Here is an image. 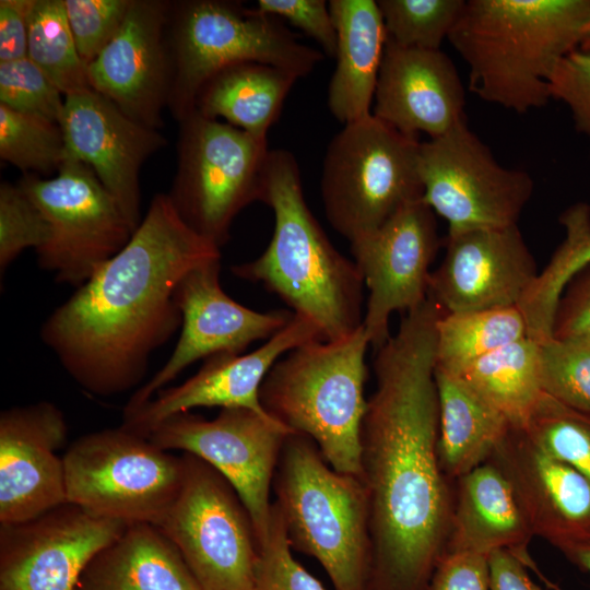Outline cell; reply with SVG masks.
Masks as SVG:
<instances>
[{"instance_id":"ab89813d","label":"cell","mask_w":590,"mask_h":590,"mask_svg":"<svg viewBox=\"0 0 590 590\" xmlns=\"http://www.w3.org/2000/svg\"><path fill=\"white\" fill-rule=\"evenodd\" d=\"M253 590H326L321 581L294 558L275 502L267 536L260 543Z\"/></svg>"},{"instance_id":"8992f818","label":"cell","mask_w":590,"mask_h":590,"mask_svg":"<svg viewBox=\"0 0 590 590\" xmlns=\"http://www.w3.org/2000/svg\"><path fill=\"white\" fill-rule=\"evenodd\" d=\"M368 345L363 326L340 340L307 342L273 365L259 391L271 417L311 438L335 471L359 477Z\"/></svg>"},{"instance_id":"44dd1931","label":"cell","mask_w":590,"mask_h":590,"mask_svg":"<svg viewBox=\"0 0 590 590\" xmlns=\"http://www.w3.org/2000/svg\"><path fill=\"white\" fill-rule=\"evenodd\" d=\"M488 460L508 479L534 536L566 558L590 546V481L586 476L514 426Z\"/></svg>"},{"instance_id":"ba28073f","label":"cell","mask_w":590,"mask_h":590,"mask_svg":"<svg viewBox=\"0 0 590 590\" xmlns=\"http://www.w3.org/2000/svg\"><path fill=\"white\" fill-rule=\"evenodd\" d=\"M420 144L374 115L344 125L327 148L320 179L330 225L351 243L422 199Z\"/></svg>"},{"instance_id":"4dcf8cb0","label":"cell","mask_w":590,"mask_h":590,"mask_svg":"<svg viewBox=\"0 0 590 590\" xmlns=\"http://www.w3.org/2000/svg\"><path fill=\"white\" fill-rule=\"evenodd\" d=\"M559 223L565 228L563 243L518 305L528 337L538 342L552 338L554 314L564 288L590 266V205H570L560 214Z\"/></svg>"},{"instance_id":"7bdbcfd3","label":"cell","mask_w":590,"mask_h":590,"mask_svg":"<svg viewBox=\"0 0 590 590\" xmlns=\"http://www.w3.org/2000/svg\"><path fill=\"white\" fill-rule=\"evenodd\" d=\"M256 9L273 15L304 32L316 40L323 54L334 58L337 51V31L324 0H258Z\"/></svg>"},{"instance_id":"8fae6325","label":"cell","mask_w":590,"mask_h":590,"mask_svg":"<svg viewBox=\"0 0 590 590\" xmlns=\"http://www.w3.org/2000/svg\"><path fill=\"white\" fill-rule=\"evenodd\" d=\"M181 460L179 493L156 527L201 590H253L260 544L245 504L208 462L186 452Z\"/></svg>"},{"instance_id":"7a4b0ae2","label":"cell","mask_w":590,"mask_h":590,"mask_svg":"<svg viewBox=\"0 0 590 590\" xmlns=\"http://www.w3.org/2000/svg\"><path fill=\"white\" fill-rule=\"evenodd\" d=\"M220 258V247L158 193L128 244L47 317L40 338L86 391L108 397L131 390L153 352L182 323L174 300L178 282Z\"/></svg>"},{"instance_id":"9c48e42d","label":"cell","mask_w":590,"mask_h":590,"mask_svg":"<svg viewBox=\"0 0 590 590\" xmlns=\"http://www.w3.org/2000/svg\"><path fill=\"white\" fill-rule=\"evenodd\" d=\"M179 123L178 166L168 197L191 229L221 248L238 213L262 201L268 139L196 110Z\"/></svg>"},{"instance_id":"7402d4cb","label":"cell","mask_w":590,"mask_h":590,"mask_svg":"<svg viewBox=\"0 0 590 590\" xmlns=\"http://www.w3.org/2000/svg\"><path fill=\"white\" fill-rule=\"evenodd\" d=\"M62 412L48 401L0 414V523L33 519L67 500Z\"/></svg>"},{"instance_id":"484cf974","label":"cell","mask_w":590,"mask_h":590,"mask_svg":"<svg viewBox=\"0 0 590 590\" xmlns=\"http://www.w3.org/2000/svg\"><path fill=\"white\" fill-rule=\"evenodd\" d=\"M337 31L328 107L343 125L371 115L387 33L377 1L330 0Z\"/></svg>"},{"instance_id":"ac0fdd59","label":"cell","mask_w":590,"mask_h":590,"mask_svg":"<svg viewBox=\"0 0 590 590\" xmlns=\"http://www.w3.org/2000/svg\"><path fill=\"white\" fill-rule=\"evenodd\" d=\"M538 274L518 225L448 232L428 296L446 312L518 306Z\"/></svg>"},{"instance_id":"30bf717a","label":"cell","mask_w":590,"mask_h":590,"mask_svg":"<svg viewBox=\"0 0 590 590\" xmlns=\"http://www.w3.org/2000/svg\"><path fill=\"white\" fill-rule=\"evenodd\" d=\"M62 459L68 503L128 524L157 526L181 486V456L122 425L81 436Z\"/></svg>"},{"instance_id":"f1b7e54d","label":"cell","mask_w":590,"mask_h":590,"mask_svg":"<svg viewBox=\"0 0 590 590\" xmlns=\"http://www.w3.org/2000/svg\"><path fill=\"white\" fill-rule=\"evenodd\" d=\"M299 78L285 69L255 61L228 66L200 88L193 110L261 139L278 120L291 88Z\"/></svg>"},{"instance_id":"d6a6232c","label":"cell","mask_w":590,"mask_h":590,"mask_svg":"<svg viewBox=\"0 0 590 590\" xmlns=\"http://www.w3.org/2000/svg\"><path fill=\"white\" fill-rule=\"evenodd\" d=\"M27 58L66 96L91 88L64 8V0H35L30 17Z\"/></svg>"},{"instance_id":"9a60e30c","label":"cell","mask_w":590,"mask_h":590,"mask_svg":"<svg viewBox=\"0 0 590 590\" xmlns=\"http://www.w3.org/2000/svg\"><path fill=\"white\" fill-rule=\"evenodd\" d=\"M350 244L369 292L363 329L376 350L391 335V315L412 311L428 297L429 268L440 247L435 213L415 200Z\"/></svg>"},{"instance_id":"6da1fadb","label":"cell","mask_w":590,"mask_h":590,"mask_svg":"<svg viewBox=\"0 0 590 590\" xmlns=\"http://www.w3.org/2000/svg\"><path fill=\"white\" fill-rule=\"evenodd\" d=\"M444 312L427 297L375 350L376 388L361 427L370 590H426L446 548L453 486L438 459L435 380L436 327Z\"/></svg>"},{"instance_id":"2e32d148","label":"cell","mask_w":590,"mask_h":590,"mask_svg":"<svg viewBox=\"0 0 590 590\" xmlns=\"http://www.w3.org/2000/svg\"><path fill=\"white\" fill-rule=\"evenodd\" d=\"M220 259L191 269L176 285L174 300L182 317L180 337L164 366L131 396L123 416L137 412L194 362L223 353L241 354L251 343L270 339L293 318L288 310L257 311L231 298L221 287Z\"/></svg>"},{"instance_id":"d590c367","label":"cell","mask_w":590,"mask_h":590,"mask_svg":"<svg viewBox=\"0 0 590 590\" xmlns=\"http://www.w3.org/2000/svg\"><path fill=\"white\" fill-rule=\"evenodd\" d=\"M387 38L394 44L437 50L460 16L465 0H379Z\"/></svg>"},{"instance_id":"d4e9b609","label":"cell","mask_w":590,"mask_h":590,"mask_svg":"<svg viewBox=\"0 0 590 590\" xmlns=\"http://www.w3.org/2000/svg\"><path fill=\"white\" fill-rule=\"evenodd\" d=\"M533 536L511 484L493 461H485L455 481L445 552L488 556L506 550L528 568H534L536 565L528 554Z\"/></svg>"},{"instance_id":"e575fe53","label":"cell","mask_w":590,"mask_h":590,"mask_svg":"<svg viewBox=\"0 0 590 590\" xmlns=\"http://www.w3.org/2000/svg\"><path fill=\"white\" fill-rule=\"evenodd\" d=\"M521 428L545 452L590 481V414L573 410L543 393Z\"/></svg>"},{"instance_id":"bcb514c9","label":"cell","mask_w":590,"mask_h":590,"mask_svg":"<svg viewBox=\"0 0 590 590\" xmlns=\"http://www.w3.org/2000/svg\"><path fill=\"white\" fill-rule=\"evenodd\" d=\"M34 4L35 0H0V62L27 57Z\"/></svg>"},{"instance_id":"60d3db41","label":"cell","mask_w":590,"mask_h":590,"mask_svg":"<svg viewBox=\"0 0 590 590\" xmlns=\"http://www.w3.org/2000/svg\"><path fill=\"white\" fill-rule=\"evenodd\" d=\"M132 0H64L68 22L87 66L120 30Z\"/></svg>"},{"instance_id":"52a82bcc","label":"cell","mask_w":590,"mask_h":590,"mask_svg":"<svg viewBox=\"0 0 590 590\" xmlns=\"http://www.w3.org/2000/svg\"><path fill=\"white\" fill-rule=\"evenodd\" d=\"M166 39L170 61L167 107L178 121L193 111L203 84L228 66L263 62L303 78L323 58L322 52L300 43L280 19L237 1L170 2Z\"/></svg>"},{"instance_id":"cb8c5ba5","label":"cell","mask_w":590,"mask_h":590,"mask_svg":"<svg viewBox=\"0 0 590 590\" xmlns=\"http://www.w3.org/2000/svg\"><path fill=\"white\" fill-rule=\"evenodd\" d=\"M458 70L441 50L402 47L387 38L371 115L409 137L435 139L467 120Z\"/></svg>"},{"instance_id":"ffe728a7","label":"cell","mask_w":590,"mask_h":590,"mask_svg":"<svg viewBox=\"0 0 590 590\" xmlns=\"http://www.w3.org/2000/svg\"><path fill=\"white\" fill-rule=\"evenodd\" d=\"M170 2L132 0L114 38L87 64L92 90L133 120L158 129L170 88L166 24Z\"/></svg>"},{"instance_id":"74e56055","label":"cell","mask_w":590,"mask_h":590,"mask_svg":"<svg viewBox=\"0 0 590 590\" xmlns=\"http://www.w3.org/2000/svg\"><path fill=\"white\" fill-rule=\"evenodd\" d=\"M64 95L30 58L0 62V104L22 114L60 121Z\"/></svg>"},{"instance_id":"5b68a950","label":"cell","mask_w":590,"mask_h":590,"mask_svg":"<svg viewBox=\"0 0 590 590\" xmlns=\"http://www.w3.org/2000/svg\"><path fill=\"white\" fill-rule=\"evenodd\" d=\"M272 488L292 550L314 557L334 590H370L369 504L362 479L335 471L311 438L290 433Z\"/></svg>"},{"instance_id":"e0dca14e","label":"cell","mask_w":590,"mask_h":590,"mask_svg":"<svg viewBox=\"0 0 590 590\" xmlns=\"http://www.w3.org/2000/svg\"><path fill=\"white\" fill-rule=\"evenodd\" d=\"M127 526L72 503L0 523V590H74L91 559Z\"/></svg>"},{"instance_id":"4fadbf2b","label":"cell","mask_w":590,"mask_h":590,"mask_svg":"<svg viewBox=\"0 0 590 590\" xmlns=\"http://www.w3.org/2000/svg\"><path fill=\"white\" fill-rule=\"evenodd\" d=\"M418 174L422 200L449 232L517 225L534 190L532 177L502 166L467 120L421 142Z\"/></svg>"},{"instance_id":"277c9868","label":"cell","mask_w":590,"mask_h":590,"mask_svg":"<svg viewBox=\"0 0 590 590\" xmlns=\"http://www.w3.org/2000/svg\"><path fill=\"white\" fill-rule=\"evenodd\" d=\"M589 24L590 0H467L448 40L474 95L526 114L551 99L553 72Z\"/></svg>"},{"instance_id":"836d02e7","label":"cell","mask_w":590,"mask_h":590,"mask_svg":"<svg viewBox=\"0 0 590 590\" xmlns=\"http://www.w3.org/2000/svg\"><path fill=\"white\" fill-rule=\"evenodd\" d=\"M0 157L26 174L58 170L66 160L62 129L58 122L0 104Z\"/></svg>"},{"instance_id":"f35d334b","label":"cell","mask_w":590,"mask_h":590,"mask_svg":"<svg viewBox=\"0 0 590 590\" xmlns=\"http://www.w3.org/2000/svg\"><path fill=\"white\" fill-rule=\"evenodd\" d=\"M50 237V226L26 192L9 182L0 185V273L26 248H42Z\"/></svg>"},{"instance_id":"d6986e66","label":"cell","mask_w":590,"mask_h":590,"mask_svg":"<svg viewBox=\"0 0 590 590\" xmlns=\"http://www.w3.org/2000/svg\"><path fill=\"white\" fill-rule=\"evenodd\" d=\"M59 125L66 160L81 162L94 172L134 232L142 221L140 169L166 144L164 137L92 88L64 97Z\"/></svg>"},{"instance_id":"f907efd6","label":"cell","mask_w":590,"mask_h":590,"mask_svg":"<svg viewBox=\"0 0 590 590\" xmlns=\"http://www.w3.org/2000/svg\"><path fill=\"white\" fill-rule=\"evenodd\" d=\"M534 573H535L538 576H540L541 579H542L545 583H547L553 590H563V589L559 588L557 585L552 583L548 579H546V578L541 574V571H540L539 569H536Z\"/></svg>"},{"instance_id":"4316f807","label":"cell","mask_w":590,"mask_h":590,"mask_svg":"<svg viewBox=\"0 0 590 590\" xmlns=\"http://www.w3.org/2000/svg\"><path fill=\"white\" fill-rule=\"evenodd\" d=\"M74 590H201L176 545L154 524L129 523L102 548Z\"/></svg>"},{"instance_id":"f6af8a7d","label":"cell","mask_w":590,"mask_h":590,"mask_svg":"<svg viewBox=\"0 0 590 590\" xmlns=\"http://www.w3.org/2000/svg\"><path fill=\"white\" fill-rule=\"evenodd\" d=\"M426 590H489L488 556L472 552H445Z\"/></svg>"},{"instance_id":"83f0119b","label":"cell","mask_w":590,"mask_h":590,"mask_svg":"<svg viewBox=\"0 0 590 590\" xmlns=\"http://www.w3.org/2000/svg\"><path fill=\"white\" fill-rule=\"evenodd\" d=\"M435 380L438 459L445 475L455 482L488 460L510 424L460 377L435 368Z\"/></svg>"},{"instance_id":"3957f363","label":"cell","mask_w":590,"mask_h":590,"mask_svg":"<svg viewBox=\"0 0 590 590\" xmlns=\"http://www.w3.org/2000/svg\"><path fill=\"white\" fill-rule=\"evenodd\" d=\"M261 202L273 211L272 238L258 258L231 267L232 273L276 295L293 314L311 321L322 341L357 331L364 319L363 276L309 210L290 151L270 150Z\"/></svg>"},{"instance_id":"8d00e7d4","label":"cell","mask_w":590,"mask_h":590,"mask_svg":"<svg viewBox=\"0 0 590 590\" xmlns=\"http://www.w3.org/2000/svg\"><path fill=\"white\" fill-rule=\"evenodd\" d=\"M543 392L590 414V344L548 338L539 342Z\"/></svg>"},{"instance_id":"7dc6e473","label":"cell","mask_w":590,"mask_h":590,"mask_svg":"<svg viewBox=\"0 0 590 590\" xmlns=\"http://www.w3.org/2000/svg\"><path fill=\"white\" fill-rule=\"evenodd\" d=\"M526 564L506 550L488 555L489 590H543L530 578Z\"/></svg>"},{"instance_id":"ee69618b","label":"cell","mask_w":590,"mask_h":590,"mask_svg":"<svg viewBox=\"0 0 590 590\" xmlns=\"http://www.w3.org/2000/svg\"><path fill=\"white\" fill-rule=\"evenodd\" d=\"M552 338L590 344V266L564 288L554 314Z\"/></svg>"},{"instance_id":"5bb4252c","label":"cell","mask_w":590,"mask_h":590,"mask_svg":"<svg viewBox=\"0 0 590 590\" xmlns=\"http://www.w3.org/2000/svg\"><path fill=\"white\" fill-rule=\"evenodd\" d=\"M290 433L274 418L229 408L221 409L213 420L190 412L175 414L156 425L148 438L164 450L194 455L217 470L245 504L260 544L269 530L270 492Z\"/></svg>"},{"instance_id":"1f68e13d","label":"cell","mask_w":590,"mask_h":590,"mask_svg":"<svg viewBox=\"0 0 590 590\" xmlns=\"http://www.w3.org/2000/svg\"><path fill=\"white\" fill-rule=\"evenodd\" d=\"M528 337L518 306L444 312L436 327L435 368L457 375L477 358Z\"/></svg>"},{"instance_id":"c3c4849f","label":"cell","mask_w":590,"mask_h":590,"mask_svg":"<svg viewBox=\"0 0 590 590\" xmlns=\"http://www.w3.org/2000/svg\"><path fill=\"white\" fill-rule=\"evenodd\" d=\"M567 559L590 575V546L574 553Z\"/></svg>"},{"instance_id":"7c38bea8","label":"cell","mask_w":590,"mask_h":590,"mask_svg":"<svg viewBox=\"0 0 590 590\" xmlns=\"http://www.w3.org/2000/svg\"><path fill=\"white\" fill-rule=\"evenodd\" d=\"M19 186L50 226L36 253L39 268L58 283L81 286L133 234L115 198L81 162L66 160L52 178L26 174Z\"/></svg>"},{"instance_id":"603a6c76","label":"cell","mask_w":590,"mask_h":590,"mask_svg":"<svg viewBox=\"0 0 590 590\" xmlns=\"http://www.w3.org/2000/svg\"><path fill=\"white\" fill-rule=\"evenodd\" d=\"M321 340L317 327L298 315L248 354H216L204 359L199 371L179 386L160 390L122 426L148 437L164 420L194 408H245L271 417L262 408L259 391L270 369L290 351ZM273 418V417H271Z\"/></svg>"},{"instance_id":"681fc988","label":"cell","mask_w":590,"mask_h":590,"mask_svg":"<svg viewBox=\"0 0 590 590\" xmlns=\"http://www.w3.org/2000/svg\"><path fill=\"white\" fill-rule=\"evenodd\" d=\"M580 48L590 49V24L588 25Z\"/></svg>"},{"instance_id":"f546056e","label":"cell","mask_w":590,"mask_h":590,"mask_svg":"<svg viewBox=\"0 0 590 590\" xmlns=\"http://www.w3.org/2000/svg\"><path fill=\"white\" fill-rule=\"evenodd\" d=\"M453 375V374H452ZM456 376L514 427H523L543 396L539 342L526 337L486 354Z\"/></svg>"},{"instance_id":"b9f144b4","label":"cell","mask_w":590,"mask_h":590,"mask_svg":"<svg viewBox=\"0 0 590 590\" xmlns=\"http://www.w3.org/2000/svg\"><path fill=\"white\" fill-rule=\"evenodd\" d=\"M550 93L569 107L576 130L590 141V49L579 47L558 63Z\"/></svg>"}]
</instances>
